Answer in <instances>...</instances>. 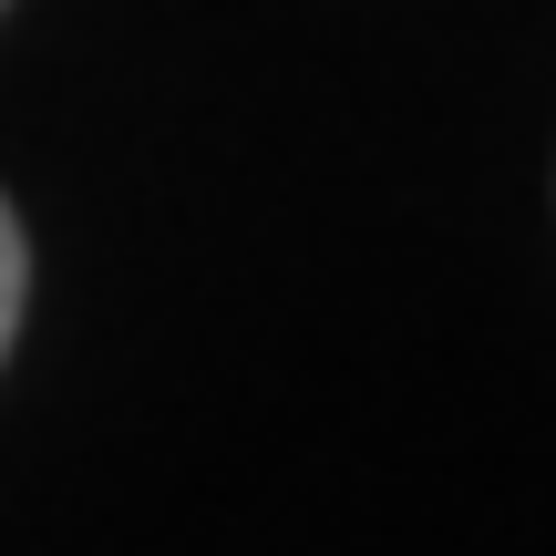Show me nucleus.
<instances>
[{
    "label": "nucleus",
    "instance_id": "1",
    "mask_svg": "<svg viewBox=\"0 0 556 556\" xmlns=\"http://www.w3.org/2000/svg\"><path fill=\"white\" fill-rule=\"evenodd\" d=\"M21 309H31V238H21V206L0 197V361L21 340Z\"/></svg>",
    "mask_w": 556,
    "mask_h": 556
},
{
    "label": "nucleus",
    "instance_id": "2",
    "mask_svg": "<svg viewBox=\"0 0 556 556\" xmlns=\"http://www.w3.org/2000/svg\"><path fill=\"white\" fill-rule=\"evenodd\" d=\"M0 11H11V0H0Z\"/></svg>",
    "mask_w": 556,
    "mask_h": 556
}]
</instances>
